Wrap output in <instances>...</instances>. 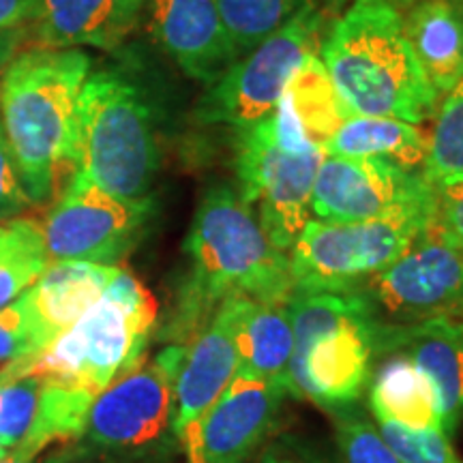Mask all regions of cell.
Here are the masks:
<instances>
[{"label":"cell","mask_w":463,"mask_h":463,"mask_svg":"<svg viewBox=\"0 0 463 463\" xmlns=\"http://www.w3.org/2000/svg\"><path fill=\"white\" fill-rule=\"evenodd\" d=\"M144 0H37L33 33L39 48H116L136 26Z\"/></svg>","instance_id":"obj_18"},{"label":"cell","mask_w":463,"mask_h":463,"mask_svg":"<svg viewBox=\"0 0 463 463\" xmlns=\"http://www.w3.org/2000/svg\"><path fill=\"white\" fill-rule=\"evenodd\" d=\"M403 352L431 382L442 430L453 433L463 420V322L431 317L403 326L375 324V356Z\"/></svg>","instance_id":"obj_17"},{"label":"cell","mask_w":463,"mask_h":463,"mask_svg":"<svg viewBox=\"0 0 463 463\" xmlns=\"http://www.w3.org/2000/svg\"><path fill=\"white\" fill-rule=\"evenodd\" d=\"M322 148L307 142L279 109L242 127L236 137L241 198L256 211L277 247L289 253L311 217Z\"/></svg>","instance_id":"obj_8"},{"label":"cell","mask_w":463,"mask_h":463,"mask_svg":"<svg viewBox=\"0 0 463 463\" xmlns=\"http://www.w3.org/2000/svg\"><path fill=\"white\" fill-rule=\"evenodd\" d=\"M430 204H438V191L425 176L386 159L324 155L311 195L320 222H367Z\"/></svg>","instance_id":"obj_13"},{"label":"cell","mask_w":463,"mask_h":463,"mask_svg":"<svg viewBox=\"0 0 463 463\" xmlns=\"http://www.w3.org/2000/svg\"><path fill=\"white\" fill-rule=\"evenodd\" d=\"M82 461V453H80L78 447L73 444V449H58V450H52V453H45V455H39L34 457V459H11V457H5V459H0V463H78Z\"/></svg>","instance_id":"obj_35"},{"label":"cell","mask_w":463,"mask_h":463,"mask_svg":"<svg viewBox=\"0 0 463 463\" xmlns=\"http://www.w3.org/2000/svg\"><path fill=\"white\" fill-rule=\"evenodd\" d=\"M159 307L150 289L118 269L103 297L42 354L9 363L3 378L42 375L97 397L144 363L157 328Z\"/></svg>","instance_id":"obj_4"},{"label":"cell","mask_w":463,"mask_h":463,"mask_svg":"<svg viewBox=\"0 0 463 463\" xmlns=\"http://www.w3.org/2000/svg\"><path fill=\"white\" fill-rule=\"evenodd\" d=\"M150 217V198H116L73 174L39 228L50 262L116 264L137 247Z\"/></svg>","instance_id":"obj_11"},{"label":"cell","mask_w":463,"mask_h":463,"mask_svg":"<svg viewBox=\"0 0 463 463\" xmlns=\"http://www.w3.org/2000/svg\"><path fill=\"white\" fill-rule=\"evenodd\" d=\"M159 161L153 118L136 86L116 71L90 73L78 101L75 174L116 198L144 200Z\"/></svg>","instance_id":"obj_6"},{"label":"cell","mask_w":463,"mask_h":463,"mask_svg":"<svg viewBox=\"0 0 463 463\" xmlns=\"http://www.w3.org/2000/svg\"><path fill=\"white\" fill-rule=\"evenodd\" d=\"M5 457H9V453H7V449L3 447V442H0V459H5Z\"/></svg>","instance_id":"obj_39"},{"label":"cell","mask_w":463,"mask_h":463,"mask_svg":"<svg viewBox=\"0 0 463 463\" xmlns=\"http://www.w3.org/2000/svg\"><path fill=\"white\" fill-rule=\"evenodd\" d=\"M150 31L189 78L208 86L242 56L215 0H150Z\"/></svg>","instance_id":"obj_16"},{"label":"cell","mask_w":463,"mask_h":463,"mask_svg":"<svg viewBox=\"0 0 463 463\" xmlns=\"http://www.w3.org/2000/svg\"><path fill=\"white\" fill-rule=\"evenodd\" d=\"M187 345L167 344L148 363L114 380L95 397L82 438L75 442L82 459H164L178 442L174 433L176 380Z\"/></svg>","instance_id":"obj_7"},{"label":"cell","mask_w":463,"mask_h":463,"mask_svg":"<svg viewBox=\"0 0 463 463\" xmlns=\"http://www.w3.org/2000/svg\"><path fill=\"white\" fill-rule=\"evenodd\" d=\"M37 0H0V33L22 31L33 24Z\"/></svg>","instance_id":"obj_34"},{"label":"cell","mask_w":463,"mask_h":463,"mask_svg":"<svg viewBox=\"0 0 463 463\" xmlns=\"http://www.w3.org/2000/svg\"><path fill=\"white\" fill-rule=\"evenodd\" d=\"M22 42V31L0 33V75H3L5 67L14 61L17 45Z\"/></svg>","instance_id":"obj_37"},{"label":"cell","mask_w":463,"mask_h":463,"mask_svg":"<svg viewBox=\"0 0 463 463\" xmlns=\"http://www.w3.org/2000/svg\"><path fill=\"white\" fill-rule=\"evenodd\" d=\"M294 354L288 391L331 412L354 405L372 378L375 320L354 292H307L288 300Z\"/></svg>","instance_id":"obj_5"},{"label":"cell","mask_w":463,"mask_h":463,"mask_svg":"<svg viewBox=\"0 0 463 463\" xmlns=\"http://www.w3.org/2000/svg\"><path fill=\"white\" fill-rule=\"evenodd\" d=\"M403 31L439 97L463 82V15L453 0H416Z\"/></svg>","instance_id":"obj_20"},{"label":"cell","mask_w":463,"mask_h":463,"mask_svg":"<svg viewBox=\"0 0 463 463\" xmlns=\"http://www.w3.org/2000/svg\"><path fill=\"white\" fill-rule=\"evenodd\" d=\"M372 372L369 405L373 416L416 430H442V414L431 382L403 352H382ZM444 431V430H442Z\"/></svg>","instance_id":"obj_21"},{"label":"cell","mask_w":463,"mask_h":463,"mask_svg":"<svg viewBox=\"0 0 463 463\" xmlns=\"http://www.w3.org/2000/svg\"><path fill=\"white\" fill-rule=\"evenodd\" d=\"M189 269L164 337L187 345L228 298L288 303L294 294L289 253L269 239L251 206L232 187H213L184 241Z\"/></svg>","instance_id":"obj_1"},{"label":"cell","mask_w":463,"mask_h":463,"mask_svg":"<svg viewBox=\"0 0 463 463\" xmlns=\"http://www.w3.org/2000/svg\"><path fill=\"white\" fill-rule=\"evenodd\" d=\"M137 463H170V461L164 457V459H148V461H137Z\"/></svg>","instance_id":"obj_40"},{"label":"cell","mask_w":463,"mask_h":463,"mask_svg":"<svg viewBox=\"0 0 463 463\" xmlns=\"http://www.w3.org/2000/svg\"><path fill=\"white\" fill-rule=\"evenodd\" d=\"M453 3L457 5V9H459V14L463 15V0H453Z\"/></svg>","instance_id":"obj_41"},{"label":"cell","mask_w":463,"mask_h":463,"mask_svg":"<svg viewBox=\"0 0 463 463\" xmlns=\"http://www.w3.org/2000/svg\"><path fill=\"white\" fill-rule=\"evenodd\" d=\"M90 58L82 50L22 52L0 75V123L33 204L50 200L73 164L78 101Z\"/></svg>","instance_id":"obj_3"},{"label":"cell","mask_w":463,"mask_h":463,"mask_svg":"<svg viewBox=\"0 0 463 463\" xmlns=\"http://www.w3.org/2000/svg\"><path fill=\"white\" fill-rule=\"evenodd\" d=\"M292 354L294 326L288 303H258V300H251L239 331V367H236V375L279 382L288 389V372Z\"/></svg>","instance_id":"obj_24"},{"label":"cell","mask_w":463,"mask_h":463,"mask_svg":"<svg viewBox=\"0 0 463 463\" xmlns=\"http://www.w3.org/2000/svg\"><path fill=\"white\" fill-rule=\"evenodd\" d=\"M118 264H92L56 260L26 289L48 347L82 317L106 292Z\"/></svg>","instance_id":"obj_19"},{"label":"cell","mask_w":463,"mask_h":463,"mask_svg":"<svg viewBox=\"0 0 463 463\" xmlns=\"http://www.w3.org/2000/svg\"><path fill=\"white\" fill-rule=\"evenodd\" d=\"M31 206L33 202L28 198L24 184H22L7 136H5L3 123H0V222L20 219V215H24Z\"/></svg>","instance_id":"obj_32"},{"label":"cell","mask_w":463,"mask_h":463,"mask_svg":"<svg viewBox=\"0 0 463 463\" xmlns=\"http://www.w3.org/2000/svg\"><path fill=\"white\" fill-rule=\"evenodd\" d=\"M425 137L416 125L386 116H347L337 133L324 144L326 157L386 159L405 170L422 167L427 155Z\"/></svg>","instance_id":"obj_22"},{"label":"cell","mask_w":463,"mask_h":463,"mask_svg":"<svg viewBox=\"0 0 463 463\" xmlns=\"http://www.w3.org/2000/svg\"><path fill=\"white\" fill-rule=\"evenodd\" d=\"M48 347L26 292L0 309V363L26 361Z\"/></svg>","instance_id":"obj_30"},{"label":"cell","mask_w":463,"mask_h":463,"mask_svg":"<svg viewBox=\"0 0 463 463\" xmlns=\"http://www.w3.org/2000/svg\"><path fill=\"white\" fill-rule=\"evenodd\" d=\"M277 109L307 142L317 148H324L347 116H352L341 101L320 56L316 54L307 56L289 80Z\"/></svg>","instance_id":"obj_23"},{"label":"cell","mask_w":463,"mask_h":463,"mask_svg":"<svg viewBox=\"0 0 463 463\" xmlns=\"http://www.w3.org/2000/svg\"><path fill=\"white\" fill-rule=\"evenodd\" d=\"M320 61L350 114L410 125L436 114L439 95L405 37L397 0H354L322 43Z\"/></svg>","instance_id":"obj_2"},{"label":"cell","mask_w":463,"mask_h":463,"mask_svg":"<svg viewBox=\"0 0 463 463\" xmlns=\"http://www.w3.org/2000/svg\"><path fill=\"white\" fill-rule=\"evenodd\" d=\"M288 395V389L279 382L234 375L223 395L178 439L187 463H245L251 459L273 431Z\"/></svg>","instance_id":"obj_14"},{"label":"cell","mask_w":463,"mask_h":463,"mask_svg":"<svg viewBox=\"0 0 463 463\" xmlns=\"http://www.w3.org/2000/svg\"><path fill=\"white\" fill-rule=\"evenodd\" d=\"M0 230H3V225H0Z\"/></svg>","instance_id":"obj_42"},{"label":"cell","mask_w":463,"mask_h":463,"mask_svg":"<svg viewBox=\"0 0 463 463\" xmlns=\"http://www.w3.org/2000/svg\"><path fill=\"white\" fill-rule=\"evenodd\" d=\"M337 3H341V0H337ZM397 3H399V7H412V5L416 3V0H397Z\"/></svg>","instance_id":"obj_38"},{"label":"cell","mask_w":463,"mask_h":463,"mask_svg":"<svg viewBox=\"0 0 463 463\" xmlns=\"http://www.w3.org/2000/svg\"><path fill=\"white\" fill-rule=\"evenodd\" d=\"M223 24L241 54H247L266 37L286 26L314 0H215Z\"/></svg>","instance_id":"obj_27"},{"label":"cell","mask_w":463,"mask_h":463,"mask_svg":"<svg viewBox=\"0 0 463 463\" xmlns=\"http://www.w3.org/2000/svg\"><path fill=\"white\" fill-rule=\"evenodd\" d=\"M420 174L438 194L463 183V82L449 90L436 109Z\"/></svg>","instance_id":"obj_26"},{"label":"cell","mask_w":463,"mask_h":463,"mask_svg":"<svg viewBox=\"0 0 463 463\" xmlns=\"http://www.w3.org/2000/svg\"><path fill=\"white\" fill-rule=\"evenodd\" d=\"M42 378L33 373L0 375V442L11 455L31 433L39 414Z\"/></svg>","instance_id":"obj_28"},{"label":"cell","mask_w":463,"mask_h":463,"mask_svg":"<svg viewBox=\"0 0 463 463\" xmlns=\"http://www.w3.org/2000/svg\"><path fill=\"white\" fill-rule=\"evenodd\" d=\"M317 31L320 15L309 5L208 86L200 99L198 118L206 125H232L236 129L266 118L305 58L314 54Z\"/></svg>","instance_id":"obj_10"},{"label":"cell","mask_w":463,"mask_h":463,"mask_svg":"<svg viewBox=\"0 0 463 463\" xmlns=\"http://www.w3.org/2000/svg\"><path fill=\"white\" fill-rule=\"evenodd\" d=\"M433 232L449 245L463 249V183L438 194Z\"/></svg>","instance_id":"obj_33"},{"label":"cell","mask_w":463,"mask_h":463,"mask_svg":"<svg viewBox=\"0 0 463 463\" xmlns=\"http://www.w3.org/2000/svg\"><path fill=\"white\" fill-rule=\"evenodd\" d=\"M260 463H316L311 457H305L297 453V449L294 447H275V449H269L266 453L262 455V459Z\"/></svg>","instance_id":"obj_36"},{"label":"cell","mask_w":463,"mask_h":463,"mask_svg":"<svg viewBox=\"0 0 463 463\" xmlns=\"http://www.w3.org/2000/svg\"><path fill=\"white\" fill-rule=\"evenodd\" d=\"M50 264L39 223L14 219L0 230V309L14 303Z\"/></svg>","instance_id":"obj_25"},{"label":"cell","mask_w":463,"mask_h":463,"mask_svg":"<svg viewBox=\"0 0 463 463\" xmlns=\"http://www.w3.org/2000/svg\"><path fill=\"white\" fill-rule=\"evenodd\" d=\"M380 436L402 463H463L457 457L449 433L442 430H416L397 420L375 416Z\"/></svg>","instance_id":"obj_29"},{"label":"cell","mask_w":463,"mask_h":463,"mask_svg":"<svg viewBox=\"0 0 463 463\" xmlns=\"http://www.w3.org/2000/svg\"><path fill=\"white\" fill-rule=\"evenodd\" d=\"M352 292V289H350ZM373 317L403 326L431 317L463 320V249L430 230L395 262L354 288Z\"/></svg>","instance_id":"obj_12"},{"label":"cell","mask_w":463,"mask_h":463,"mask_svg":"<svg viewBox=\"0 0 463 463\" xmlns=\"http://www.w3.org/2000/svg\"><path fill=\"white\" fill-rule=\"evenodd\" d=\"M438 204L367 222L309 219L289 249L294 294L350 292L380 273L433 228Z\"/></svg>","instance_id":"obj_9"},{"label":"cell","mask_w":463,"mask_h":463,"mask_svg":"<svg viewBox=\"0 0 463 463\" xmlns=\"http://www.w3.org/2000/svg\"><path fill=\"white\" fill-rule=\"evenodd\" d=\"M251 298H228L191 339L176 380L174 433L181 439L223 395L239 367V331Z\"/></svg>","instance_id":"obj_15"},{"label":"cell","mask_w":463,"mask_h":463,"mask_svg":"<svg viewBox=\"0 0 463 463\" xmlns=\"http://www.w3.org/2000/svg\"><path fill=\"white\" fill-rule=\"evenodd\" d=\"M337 444L344 463H402L372 422L347 410L337 412Z\"/></svg>","instance_id":"obj_31"}]
</instances>
